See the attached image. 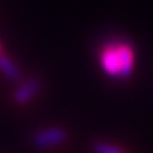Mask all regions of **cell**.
<instances>
[{
  "label": "cell",
  "instance_id": "obj_1",
  "mask_svg": "<svg viewBox=\"0 0 153 153\" xmlns=\"http://www.w3.org/2000/svg\"><path fill=\"white\" fill-rule=\"evenodd\" d=\"M134 50L126 42L108 43L100 52V65L110 77L127 79L134 71Z\"/></svg>",
  "mask_w": 153,
  "mask_h": 153
},
{
  "label": "cell",
  "instance_id": "obj_2",
  "mask_svg": "<svg viewBox=\"0 0 153 153\" xmlns=\"http://www.w3.org/2000/svg\"><path fill=\"white\" fill-rule=\"evenodd\" d=\"M67 131L61 127H48L35 134L33 138V144L38 149H49L64 144L67 141Z\"/></svg>",
  "mask_w": 153,
  "mask_h": 153
},
{
  "label": "cell",
  "instance_id": "obj_3",
  "mask_svg": "<svg viewBox=\"0 0 153 153\" xmlns=\"http://www.w3.org/2000/svg\"><path fill=\"white\" fill-rule=\"evenodd\" d=\"M39 90H41V81L35 77L29 79V80L23 81L16 88V91L14 94V100L20 106H25V104L31 102L38 95Z\"/></svg>",
  "mask_w": 153,
  "mask_h": 153
},
{
  "label": "cell",
  "instance_id": "obj_4",
  "mask_svg": "<svg viewBox=\"0 0 153 153\" xmlns=\"http://www.w3.org/2000/svg\"><path fill=\"white\" fill-rule=\"evenodd\" d=\"M0 72L11 81H18L20 79V71L18 69L14 61L4 53L0 54Z\"/></svg>",
  "mask_w": 153,
  "mask_h": 153
},
{
  "label": "cell",
  "instance_id": "obj_5",
  "mask_svg": "<svg viewBox=\"0 0 153 153\" xmlns=\"http://www.w3.org/2000/svg\"><path fill=\"white\" fill-rule=\"evenodd\" d=\"M94 152L95 153H126L123 149H121L119 146L108 142H95L94 144Z\"/></svg>",
  "mask_w": 153,
  "mask_h": 153
},
{
  "label": "cell",
  "instance_id": "obj_6",
  "mask_svg": "<svg viewBox=\"0 0 153 153\" xmlns=\"http://www.w3.org/2000/svg\"><path fill=\"white\" fill-rule=\"evenodd\" d=\"M0 54H3V46H1V42H0Z\"/></svg>",
  "mask_w": 153,
  "mask_h": 153
}]
</instances>
